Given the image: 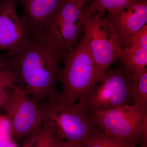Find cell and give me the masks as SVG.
Listing matches in <instances>:
<instances>
[{
  "mask_svg": "<svg viewBox=\"0 0 147 147\" xmlns=\"http://www.w3.org/2000/svg\"><path fill=\"white\" fill-rule=\"evenodd\" d=\"M67 53L45 30L34 32L21 50L10 53L7 66L15 74L16 85L39 105L58 93L56 82Z\"/></svg>",
  "mask_w": 147,
  "mask_h": 147,
  "instance_id": "obj_1",
  "label": "cell"
},
{
  "mask_svg": "<svg viewBox=\"0 0 147 147\" xmlns=\"http://www.w3.org/2000/svg\"><path fill=\"white\" fill-rule=\"evenodd\" d=\"M57 80L61 84L62 99L69 105L86 104L90 93L99 83L97 70L84 35L64 57Z\"/></svg>",
  "mask_w": 147,
  "mask_h": 147,
  "instance_id": "obj_2",
  "label": "cell"
},
{
  "mask_svg": "<svg viewBox=\"0 0 147 147\" xmlns=\"http://www.w3.org/2000/svg\"><path fill=\"white\" fill-rule=\"evenodd\" d=\"M38 106L42 120L50 123L62 141L85 146L97 130L84 103L78 102L69 105L57 93Z\"/></svg>",
  "mask_w": 147,
  "mask_h": 147,
  "instance_id": "obj_3",
  "label": "cell"
},
{
  "mask_svg": "<svg viewBox=\"0 0 147 147\" xmlns=\"http://www.w3.org/2000/svg\"><path fill=\"white\" fill-rule=\"evenodd\" d=\"M85 16L86 24L84 35L100 82L110 66L119 58L123 46L109 18L102 15Z\"/></svg>",
  "mask_w": 147,
  "mask_h": 147,
  "instance_id": "obj_4",
  "label": "cell"
},
{
  "mask_svg": "<svg viewBox=\"0 0 147 147\" xmlns=\"http://www.w3.org/2000/svg\"><path fill=\"white\" fill-rule=\"evenodd\" d=\"M88 112L92 123L99 130L137 145L140 143L142 128L147 120V108L129 104Z\"/></svg>",
  "mask_w": 147,
  "mask_h": 147,
  "instance_id": "obj_5",
  "label": "cell"
},
{
  "mask_svg": "<svg viewBox=\"0 0 147 147\" xmlns=\"http://www.w3.org/2000/svg\"><path fill=\"white\" fill-rule=\"evenodd\" d=\"M6 90L7 98L1 108L10 123L11 138L18 143L40 129L42 115L39 106L26 90L15 84Z\"/></svg>",
  "mask_w": 147,
  "mask_h": 147,
  "instance_id": "obj_6",
  "label": "cell"
},
{
  "mask_svg": "<svg viewBox=\"0 0 147 147\" xmlns=\"http://www.w3.org/2000/svg\"><path fill=\"white\" fill-rule=\"evenodd\" d=\"M85 4L79 0H65L45 29L67 53L73 50L85 30Z\"/></svg>",
  "mask_w": 147,
  "mask_h": 147,
  "instance_id": "obj_7",
  "label": "cell"
},
{
  "mask_svg": "<svg viewBox=\"0 0 147 147\" xmlns=\"http://www.w3.org/2000/svg\"><path fill=\"white\" fill-rule=\"evenodd\" d=\"M131 74L124 69L107 71L92 90L88 98V111L111 109L129 105Z\"/></svg>",
  "mask_w": 147,
  "mask_h": 147,
  "instance_id": "obj_8",
  "label": "cell"
},
{
  "mask_svg": "<svg viewBox=\"0 0 147 147\" xmlns=\"http://www.w3.org/2000/svg\"><path fill=\"white\" fill-rule=\"evenodd\" d=\"M17 0H2L0 5V52H17L30 38V29L17 13Z\"/></svg>",
  "mask_w": 147,
  "mask_h": 147,
  "instance_id": "obj_9",
  "label": "cell"
},
{
  "mask_svg": "<svg viewBox=\"0 0 147 147\" xmlns=\"http://www.w3.org/2000/svg\"><path fill=\"white\" fill-rule=\"evenodd\" d=\"M110 19L122 42L123 48L129 45L131 37L147 22V1L141 0L111 14Z\"/></svg>",
  "mask_w": 147,
  "mask_h": 147,
  "instance_id": "obj_10",
  "label": "cell"
},
{
  "mask_svg": "<svg viewBox=\"0 0 147 147\" xmlns=\"http://www.w3.org/2000/svg\"><path fill=\"white\" fill-rule=\"evenodd\" d=\"M65 0H17L23 7L21 17L31 32L45 30Z\"/></svg>",
  "mask_w": 147,
  "mask_h": 147,
  "instance_id": "obj_11",
  "label": "cell"
},
{
  "mask_svg": "<svg viewBox=\"0 0 147 147\" xmlns=\"http://www.w3.org/2000/svg\"><path fill=\"white\" fill-rule=\"evenodd\" d=\"M119 59L129 73H139L147 69V49L129 45L123 48Z\"/></svg>",
  "mask_w": 147,
  "mask_h": 147,
  "instance_id": "obj_12",
  "label": "cell"
},
{
  "mask_svg": "<svg viewBox=\"0 0 147 147\" xmlns=\"http://www.w3.org/2000/svg\"><path fill=\"white\" fill-rule=\"evenodd\" d=\"M43 124L39 130L23 141L22 147H56L61 140L52 125L42 120Z\"/></svg>",
  "mask_w": 147,
  "mask_h": 147,
  "instance_id": "obj_13",
  "label": "cell"
},
{
  "mask_svg": "<svg viewBox=\"0 0 147 147\" xmlns=\"http://www.w3.org/2000/svg\"><path fill=\"white\" fill-rule=\"evenodd\" d=\"M130 96L132 105L147 109V69L131 74Z\"/></svg>",
  "mask_w": 147,
  "mask_h": 147,
  "instance_id": "obj_14",
  "label": "cell"
},
{
  "mask_svg": "<svg viewBox=\"0 0 147 147\" xmlns=\"http://www.w3.org/2000/svg\"><path fill=\"white\" fill-rule=\"evenodd\" d=\"M139 1L141 0H92L90 4L84 7V13L86 16L102 15L107 11L108 14H111Z\"/></svg>",
  "mask_w": 147,
  "mask_h": 147,
  "instance_id": "obj_15",
  "label": "cell"
},
{
  "mask_svg": "<svg viewBox=\"0 0 147 147\" xmlns=\"http://www.w3.org/2000/svg\"><path fill=\"white\" fill-rule=\"evenodd\" d=\"M84 147H137L131 142L117 139L97 128L93 136Z\"/></svg>",
  "mask_w": 147,
  "mask_h": 147,
  "instance_id": "obj_16",
  "label": "cell"
},
{
  "mask_svg": "<svg viewBox=\"0 0 147 147\" xmlns=\"http://www.w3.org/2000/svg\"><path fill=\"white\" fill-rule=\"evenodd\" d=\"M130 45L147 49V24L131 37L129 46Z\"/></svg>",
  "mask_w": 147,
  "mask_h": 147,
  "instance_id": "obj_17",
  "label": "cell"
},
{
  "mask_svg": "<svg viewBox=\"0 0 147 147\" xmlns=\"http://www.w3.org/2000/svg\"><path fill=\"white\" fill-rule=\"evenodd\" d=\"M12 84H17V80L13 71L7 65L0 72V90L5 89Z\"/></svg>",
  "mask_w": 147,
  "mask_h": 147,
  "instance_id": "obj_18",
  "label": "cell"
},
{
  "mask_svg": "<svg viewBox=\"0 0 147 147\" xmlns=\"http://www.w3.org/2000/svg\"><path fill=\"white\" fill-rule=\"evenodd\" d=\"M10 125L8 119L5 115H0V143L10 140Z\"/></svg>",
  "mask_w": 147,
  "mask_h": 147,
  "instance_id": "obj_19",
  "label": "cell"
},
{
  "mask_svg": "<svg viewBox=\"0 0 147 147\" xmlns=\"http://www.w3.org/2000/svg\"><path fill=\"white\" fill-rule=\"evenodd\" d=\"M85 146L78 142L60 140L56 147H84Z\"/></svg>",
  "mask_w": 147,
  "mask_h": 147,
  "instance_id": "obj_20",
  "label": "cell"
},
{
  "mask_svg": "<svg viewBox=\"0 0 147 147\" xmlns=\"http://www.w3.org/2000/svg\"><path fill=\"white\" fill-rule=\"evenodd\" d=\"M7 97L6 88L0 90V108L4 104Z\"/></svg>",
  "mask_w": 147,
  "mask_h": 147,
  "instance_id": "obj_21",
  "label": "cell"
},
{
  "mask_svg": "<svg viewBox=\"0 0 147 147\" xmlns=\"http://www.w3.org/2000/svg\"><path fill=\"white\" fill-rule=\"evenodd\" d=\"M7 65L6 59H0V72H1L6 67Z\"/></svg>",
  "mask_w": 147,
  "mask_h": 147,
  "instance_id": "obj_22",
  "label": "cell"
},
{
  "mask_svg": "<svg viewBox=\"0 0 147 147\" xmlns=\"http://www.w3.org/2000/svg\"><path fill=\"white\" fill-rule=\"evenodd\" d=\"M79 1H82L83 2L85 3V4H86V3L88 1H90V0H79Z\"/></svg>",
  "mask_w": 147,
  "mask_h": 147,
  "instance_id": "obj_23",
  "label": "cell"
},
{
  "mask_svg": "<svg viewBox=\"0 0 147 147\" xmlns=\"http://www.w3.org/2000/svg\"><path fill=\"white\" fill-rule=\"evenodd\" d=\"M2 1V0H0V5H1V3Z\"/></svg>",
  "mask_w": 147,
  "mask_h": 147,
  "instance_id": "obj_24",
  "label": "cell"
}]
</instances>
